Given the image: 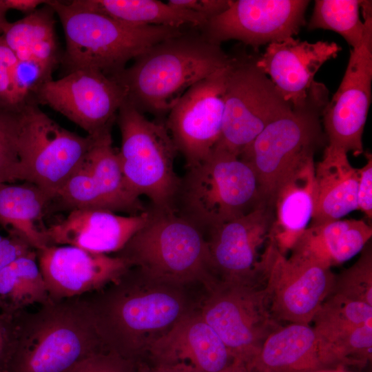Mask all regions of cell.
<instances>
[{
    "mask_svg": "<svg viewBox=\"0 0 372 372\" xmlns=\"http://www.w3.org/2000/svg\"><path fill=\"white\" fill-rule=\"evenodd\" d=\"M151 278L130 267L103 288L83 296L104 347L138 362L200 305L188 287Z\"/></svg>",
    "mask_w": 372,
    "mask_h": 372,
    "instance_id": "6da1fadb",
    "label": "cell"
},
{
    "mask_svg": "<svg viewBox=\"0 0 372 372\" xmlns=\"http://www.w3.org/2000/svg\"><path fill=\"white\" fill-rule=\"evenodd\" d=\"M232 59L201 33L185 30L149 48L114 78L125 88L127 102L143 114L161 116Z\"/></svg>",
    "mask_w": 372,
    "mask_h": 372,
    "instance_id": "7a4b0ae2",
    "label": "cell"
},
{
    "mask_svg": "<svg viewBox=\"0 0 372 372\" xmlns=\"http://www.w3.org/2000/svg\"><path fill=\"white\" fill-rule=\"evenodd\" d=\"M104 351L83 296L50 298L18 314L9 372H73Z\"/></svg>",
    "mask_w": 372,
    "mask_h": 372,
    "instance_id": "3957f363",
    "label": "cell"
},
{
    "mask_svg": "<svg viewBox=\"0 0 372 372\" xmlns=\"http://www.w3.org/2000/svg\"><path fill=\"white\" fill-rule=\"evenodd\" d=\"M48 4L63 28L65 50L61 63L68 73L92 69L115 77L130 61L185 31L163 25H133L61 1H49Z\"/></svg>",
    "mask_w": 372,
    "mask_h": 372,
    "instance_id": "277c9868",
    "label": "cell"
},
{
    "mask_svg": "<svg viewBox=\"0 0 372 372\" xmlns=\"http://www.w3.org/2000/svg\"><path fill=\"white\" fill-rule=\"evenodd\" d=\"M266 203L252 167L237 156L214 149L180 177L174 211L206 236L214 227Z\"/></svg>",
    "mask_w": 372,
    "mask_h": 372,
    "instance_id": "5b68a950",
    "label": "cell"
},
{
    "mask_svg": "<svg viewBox=\"0 0 372 372\" xmlns=\"http://www.w3.org/2000/svg\"><path fill=\"white\" fill-rule=\"evenodd\" d=\"M149 213L146 223L116 255L151 278L209 289L217 281L205 234L175 212L150 207Z\"/></svg>",
    "mask_w": 372,
    "mask_h": 372,
    "instance_id": "8992f818",
    "label": "cell"
},
{
    "mask_svg": "<svg viewBox=\"0 0 372 372\" xmlns=\"http://www.w3.org/2000/svg\"><path fill=\"white\" fill-rule=\"evenodd\" d=\"M116 121L121 134L118 154L128 187L137 197L147 196L153 209L174 212L180 180L174 167L178 150L165 123L147 119L126 100Z\"/></svg>",
    "mask_w": 372,
    "mask_h": 372,
    "instance_id": "52a82bcc",
    "label": "cell"
},
{
    "mask_svg": "<svg viewBox=\"0 0 372 372\" xmlns=\"http://www.w3.org/2000/svg\"><path fill=\"white\" fill-rule=\"evenodd\" d=\"M325 87L304 106L268 124L239 156L255 172L265 200L271 205L281 186L314 157L322 141L320 116L327 103Z\"/></svg>",
    "mask_w": 372,
    "mask_h": 372,
    "instance_id": "ba28073f",
    "label": "cell"
},
{
    "mask_svg": "<svg viewBox=\"0 0 372 372\" xmlns=\"http://www.w3.org/2000/svg\"><path fill=\"white\" fill-rule=\"evenodd\" d=\"M198 311L245 368L266 339L282 327L273 316L263 276L245 282H216L205 290Z\"/></svg>",
    "mask_w": 372,
    "mask_h": 372,
    "instance_id": "9c48e42d",
    "label": "cell"
},
{
    "mask_svg": "<svg viewBox=\"0 0 372 372\" xmlns=\"http://www.w3.org/2000/svg\"><path fill=\"white\" fill-rule=\"evenodd\" d=\"M291 251L287 258L270 236L259 269L274 318L280 322L309 324L330 295L335 274L331 267L309 252L296 247Z\"/></svg>",
    "mask_w": 372,
    "mask_h": 372,
    "instance_id": "30bf717a",
    "label": "cell"
},
{
    "mask_svg": "<svg viewBox=\"0 0 372 372\" xmlns=\"http://www.w3.org/2000/svg\"><path fill=\"white\" fill-rule=\"evenodd\" d=\"M21 112L22 180L37 185L52 200L99 136H81L65 129L35 103H26Z\"/></svg>",
    "mask_w": 372,
    "mask_h": 372,
    "instance_id": "8fae6325",
    "label": "cell"
},
{
    "mask_svg": "<svg viewBox=\"0 0 372 372\" xmlns=\"http://www.w3.org/2000/svg\"><path fill=\"white\" fill-rule=\"evenodd\" d=\"M255 60L233 58L221 134L214 148L238 157L268 124L292 110Z\"/></svg>",
    "mask_w": 372,
    "mask_h": 372,
    "instance_id": "7c38bea8",
    "label": "cell"
},
{
    "mask_svg": "<svg viewBox=\"0 0 372 372\" xmlns=\"http://www.w3.org/2000/svg\"><path fill=\"white\" fill-rule=\"evenodd\" d=\"M87 132L99 136L111 132L118 111L126 100L118 81L98 70L80 69L45 83L34 98Z\"/></svg>",
    "mask_w": 372,
    "mask_h": 372,
    "instance_id": "4fadbf2b",
    "label": "cell"
},
{
    "mask_svg": "<svg viewBox=\"0 0 372 372\" xmlns=\"http://www.w3.org/2000/svg\"><path fill=\"white\" fill-rule=\"evenodd\" d=\"M362 12L366 24L363 41L351 49L340 86L322 112L327 146L355 156L364 153L362 134L371 102V7L364 6Z\"/></svg>",
    "mask_w": 372,
    "mask_h": 372,
    "instance_id": "5bb4252c",
    "label": "cell"
},
{
    "mask_svg": "<svg viewBox=\"0 0 372 372\" xmlns=\"http://www.w3.org/2000/svg\"><path fill=\"white\" fill-rule=\"evenodd\" d=\"M232 61L191 87L168 112L165 125L187 169L207 158L220 138Z\"/></svg>",
    "mask_w": 372,
    "mask_h": 372,
    "instance_id": "9a60e30c",
    "label": "cell"
},
{
    "mask_svg": "<svg viewBox=\"0 0 372 372\" xmlns=\"http://www.w3.org/2000/svg\"><path fill=\"white\" fill-rule=\"evenodd\" d=\"M307 0H236L209 19L202 35L220 45L237 40L254 48L296 35L305 25Z\"/></svg>",
    "mask_w": 372,
    "mask_h": 372,
    "instance_id": "2e32d148",
    "label": "cell"
},
{
    "mask_svg": "<svg viewBox=\"0 0 372 372\" xmlns=\"http://www.w3.org/2000/svg\"><path fill=\"white\" fill-rule=\"evenodd\" d=\"M273 219V206L266 203L207 234L211 269L216 281L245 282L261 277L260 251L270 237Z\"/></svg>",
    "mask_w": 372,
    "mask_h": 372,
    "instance_id": "e0dca14e",
    "label": "cell"
},
{
    "mask_svg": "<svg viewBox=\"0 0 372 372\" xmlns=\"http://www.w3.org/2000/svg\"><path fill=\"white\" fill-rule=\"evenodd\" d=\"M342 50L335 42L309 43L289 37L270 43L256 59V65L269 79L292 109L304 106L324 85L314 81L321 66Z\"/></svg>",
    "mask_w": 372,
    "mask_h": 372,
    "instance_id": "ac0fdd59",
    "label": "cell"
},
{
    "mask_svg": "<svg viewBox=\"0 0 372 372\" xmlns=\"http://www.w3.org/2000/svg\"><path fill=\"white\" fill-rule=\"evenodd\" d=\"M49 298L83 296L113 282L130 266L115 255L94 254L70 245H48L37 251Z\"/></svg>",
    "mask_w": 372,
    "mask_h": 372,
    "instance_id": "d6986e66",
    "label": "cell"
},
{
    "mask_svg": "<svg viewBox=\"0 0 372 372\" xmlns=\"http://www.w3.org/2000/svg\"><path fill=\"white\" fill-rule=\"evenodd\" d=\"M149 214V208L127 216L105 209H76L46 227L44 234L48 245H70L100 254L118 253L143 227Z\"/></svg>",
    "mask_w": 372,
    "mask_h": 372,
    "instance_id": "ffe728a7",
    "label": "cell"
},
{
    "mask_svg": "<svg viewBox=\"0 0 372 372\" xmlns=\"http://www.w3.org/2000/svg\"><path fill=\"white\" fill-rule=\"evenodd\" d=\"M147 357L161 362L183 364L191 372H229L241 365L203 319L198 308L159 340Z\"/></svg>",
    "mask_w": 372,
    "mask_h": 372,
    "instance_id": "44dd1931",
    "label": "cell"
},
{
    "mask_svg": "<svg viewBox=\"0 0 372 372\" xmlns=\"http://www.w3.org/2000/svg\"><path fill=\"white\" fill-rule=\"evenodd\" d=\"M76 173L94 208L128 215L147 209L126 183L118 152L112 146L111 132L98 137Z\"/></svg>",
    "mask_w": 372,
    "mask_h": 372,
    "instance_id": "7402d4cb",
    "label": "cell"
},
{
    "mask_svg": "<svg viewBox=\"0 0 372 372\" xmlns=\"http://www.w3.org/2000/svg\"><path fill=\"white\" fill-rule=\"evenodd\" d=\"M316 189L313 157L302 164L281 186L273 200L274 219L270 236L286 256L311 220Z\"/></svg>",
    "mask_w": 372,
    "mask_h": 372,
    "instance_id": "603a6c76",
    "label": "cell"
},
{
    "mask_svg": "<svg viewBox=\"0 0 372 372\" xmlns=\"http://www.w3.org/2000/svg\"><path fill=\"white\" fill-rule=\"evenodd\" d=\"M316 204L310 226L339 220L358 209V169L343 150L326 147L315 166Z\"/></svg>",
    "mask_w": 372,
    "mask_h": 372,
    "instance_id": "cb8c5ba5",
    "label": "cell"
},
{
    "mask_svg": "<svg viewBox=\"0 0 372 372\" xmlns=\"http://www.w3.org/2000/svg\"><path fill=\"white\" fill-rule=\"evenodd\" d=\"M316 334L309 324L282 326L266 339L247 372H307L320 369Z\"/></svg>",
    "mask_w": 372,
    "mask_h": 372,
    "instance_id": "d4e9b609",
    "label": "cell"
},
{
    "mask_svg": "<svg viewBox=\"0 0 372 372\" xmlns=\"http://www.w3.org/2000/svg\"><path fill=\"white\" fill-rule=\"evenodd\" d=\"M52 202L37 185L0 184V225L36 251L48 246L41 220Z\"/></svg>",
    "mask_w": 372,
    "mask_h": 372,
    "instance_id": "484cf974",
    "label": "cell"
},
{
    "mask_svg": "<svg viewBox=\"0 0 372 372\" xmlns=\"http://www.w3.org/2000/svg\"><path fill=\"white\" fill-rule=\"evenodd\" d=\"M48 3L20 20L8 22L1 36L19 61L34 60L54 71L62 56L55 33V12Z\"/></svg>",
    "mask_w": 372,
    "mask_h": 372,
    "instance_id": "4316f807",
    "label": "cell"
},
{
    "mask_svg": "<svg viewBox=\"0 0 372 372\" xmlns=\"http://www.w3.org/2000/svg\"><path fill=\"white\" fill-rule=\"evenodd\" d=\"M371 236V225L366 221L339 219L308 227L294 247L332 267L362 251Z\"/></svg>",
    "mask_w": 372,
    "mask_h": 372,
    "instance_id": "83f0119b",
    "label": "cell"
},
{
    "mask_svg": "<svg viewBox=\"0 0 372 372\" xmlns=\"http://www.w3.org/2000/svg\"><path fill=\"white\" fill-rule=\"evenodd\" d=\"M74 6L137 25L200 28L208 19L158 0H73Z\"/></svg>",
    "mask_w": 372,
    "mask_h": 372,
    "instance_id": "f1b7e54d",
    "label": "cell"
},
{
    "mask_svg": "<svg viewBox=\"0 0 372 372\" xmlns=\"http://www.w3.org/2000/svg\"><path fill=\"white\" fill-rule=\"evenodd\" d=\"M50 299L37 251L17 258L0 271V304L13 313Z\"/></svg>",
    "mask_w": 372,
    "mask_h": 372,
    "instance_id": "f546056e",
    "label": "cell"
},
{
    "mask_svg": "<svg viewBox=\"0 0 372 372\" xmlns=\"http://www.w3.org/2000/svg\"><path fill=\"white\" fill-rule=\"evenodd\" d=\"M320 369L364 368L372 359V322L317 336Z\"/></svg>",
    "mask_w": 372,
    "mask_h": 372,
    "instance_id": "4dcf8cb0",
    "label": "cell"
},
{
    "mask_svg": "<svg viewBox=\"0 0 372 372\" xmlns=\"http://www.w3.org/2000/svg\"><path fill=\"white\" fill-rule=\"evenodd\" d=\"M360 0H316L308 30L323 29L339 34L355 49L363 41L366 24L360 18Z\"/></svg>",
    "mask_w": 372,
    "mask_h": 372,
    "instance_id": "1f68e13d",
    "label": "cell"
},
{
    "mask_svg": "<svg viewBox=\"0 0 372 372\" xmlns=\"http://www.w3.org/2000/svg\"><path fill=\"white\" fill-rule=\"evenodd\" d=\"M312 322L317 336L358 327L372 322V306L331 293Z\"/></svg>",
    "mask_w": 372,
    "mask_h": 372,
    "instance_id": "d6a6232c",
    "label": "cell"
},
{
    "mask_svg": "<svg viewBox=\"0 0 372 372\" xmlns=\"http://www.w3.org/2000/svg\"><path fill=\"white\" fill-rule=\"evenodd\" d=\"M21 131V110L0 107V184L22 180Z\"/></svg>",
    "mask_w": 372,
    "mask_h": 372,
    "instance_id": "836d02e7",
    "label": "cell"
},
{
    "mask_svg": "<svg viewBox=\"0 0 372 372\" xmlns=\"http://www.w3.org/2000/svg\"><path fill=\"white\" fill-rule=\"evenodd\" d=\"M372 306V250L369 243L356 262L335 275L331 292ZM330 293V294H331Z\"/></svg>",
    "mask_w": 372,
    "mask_h": 372,
    "instance_id": "e575fe53",
    "label": "cell"
},
{
    "mask_svg": "<svg viewBox=\"0 0 372 372\" xmlns=\"http://www.w3.org/2000/svg\"><path fill=\"white\" fill-rule=\"evenodd\" d=\"M19 313H11L0 304V372L10 370L16 344Z\"/></svg>",
    "mask_w": 372,
    "mask_h": 372,
    "instance_id": "d590c367",
    "label": "cell"
},
{
    "mask_svg": "<svg viewBox=\"0 0 372 372\" xmlns=\"http://www.w3.org/2000/svg\"><path fill=\"white\" fill-rule=\"evenodd\" d=\"M137 362L104 351L83 362L73 372H136Z\"/></svg>",
    "mask_w": 372,
    "mask_h": 372,
    "instance_id": "8d00e7d4",
    "label": "cell"
},
{
    "mask_svg": "<svg viewBox=\"0 0 372 372\" xmlns=\"http://www.w3.org/2000/svg\"><path fill=\"white\" fill-rule=\"evenodd\" d=\"M19 60L0 61V107L21 110V106L17 96L14 77Z\"/></svg>",
    "mask_w": 372,
    "mask_h": 372,
    "instance_id": "74e56055",
    "label": "cell"
},
{
    "mask_svg": "<svg viewBox=\"0 0 372 372\" xmlns=\"http://www.w3.org/2000/svg\"><path fill=\"white\" fill-rule=\"evenodd\" d=\"M366 163L358 169V182L357 189L358 209L363 212L370 220L372 218V156L366 154Z\"/></svg>",
    "mask_w": 372,
    "mask_h": 372,
    "instance_id": "f35d334b",
    "label": "cell"
},
{
    "mask_svg": "<svg viewBox=\"0 0 372 372\" xmlns=\"http://www.w3.org/2000/svg\"><path fill=\"white\" fill-rule=\"evenodd\" d=\"M169 4L183 10L192 11L205 17L208 20L226 10L229 0H169Z\"/></svg>",
    "mask_w": 372,
    "mask_h": 372,
    "instance_id": "ab89813d",
    "label": "cell"
},
{
    "mask_svg": "<svg viewBox=\"0 0 372 372\" xmlns=\"http://www.w3.org/2000/svg\"><path fill=\"white\" fill-rule=\"evenodd\" d=\"M35 250L21 238L0 235V271L17 258Z\"/></svg>",
    "mask_w": 372,
    "mask_h": 372,
    "instance_id": "60d3db41",
    "label": "cell"
},
{
    "mask_svg": "<svg viewBox=\"0 0 372 372\" xmlns=\"http://www.w3.org/2000/svg\"><path fill=\"white\" fill-rule=\"evenodd\" d=\"M136 372H191V371L188 366L181 363L161 362L146 358L137 363Z\"/></svg>",
    "mask_w": 372,
    "mask_h": 372,
    "instance_id": "b9f144b4",
    "label": "cell"
},
{
    "mask_svg": "<svg viewBox=\"0 0 372 372\" xmlns=\"http://www.w3.org/2000/svg\"><path fill=\"white\" fill-rule=\"evenodd\" d=\"M48 1V0H1L6 10H17L27 14L34 12L41 5L46 4Z\"/></svg>",
    "mask_w": 372,
    "mask_h": 372,
    "instance_id": "7bdbcfd3",
    "label": "cell"
},
{
    "mask_svg": "<svg viewBox=\"0 0 372 372\" xmlns=\"http://www.w3.org/2000/svg\"><path fill=\"white\" fill-rule=\"evenodd\" d=\"M6 11L7 10L4 8L0 0V32L1 33L3 28L8 23L5 18Z\"/></svg>",
    "mask_w": 372,
    "mask_h": 372,
    "instance_id": "ee69618b",
    "label": "cell"
},
{
    "mask_svg": "<svg viewBox=\"0 0 372 372\" xmlns=\"http://www.w3.org/2000/svg\"><path fill=\"white\" fill-rule=\"evenodd\" d=\"M307 372H352L347 371V369H341V368H336V369H317L314 370H311Z\"/></svg>",
    "mask_w": 372,
    "mask_h": 372,
    "instance_id": "f6af8a7d",
    "label": "cell"
},
{
    "mask_svg": "<svg viewBox=\"0 0 372 372\" xmlns=\"http://www.w3.org/2000/svg\"><path fill=\"white\" fill-rule=\"evenodd\" d=\"M229 372H247L245 366L242 365H238L233 370Z\"/></svg>",
    "mask_w": 372,
    "mask_h": 372,
    "instance_id": "bcb514c9",
    "label": "cell"
}]
</instances>
